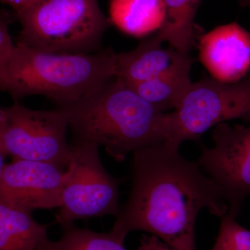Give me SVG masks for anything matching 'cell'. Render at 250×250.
Returning a JSON list of instances; mask_svg holds the SVG:
<instances>
[{"label": "cell", "mask_w": 250, "mask_h": 250, "mask_svg": "<svg viewBox=\"0 0 250 250\" xmlns=\"http://www.w3.org/2000/svg\"><path fill=\"white\" fill-rule=\"evenodd\" d=\"M169 141L133 153L129 197L110 233L124 243L143 231L174 250H197L195 222L200 210L222 218L229 206L218 186L197 162L186 159Z\"/></svg>", "instance_id": "obj_1"}, {"label": "cell", "mask_w": 250, "mask_h": 250, "mask_svg": "<svg viewBox=\"0 0 250 250\" xmlns=\"http://www.w3.org/2000/svg\"><path fill=\"white\" fill-rule=\"evenodd\" d=\"M57 108L66 117L75 141L104 147L117 162L170 139L169 112L146 101L116 77Z\"/></svg>", "instance_id": "obj_2"}, {"label": "cell", "mask_w": 250, "mask_h": 250, "mask_svg": "<svg viewBox=\"0 0 250 250\" xmlns=\"http://www.w3.org/2000/svg\"><path fill=\"white\" fill-rule=\"evenodd\" d=\"M117 53L112 49L93 54L49 53L16 45L0 72V88L15 103L42 95L57 106L76 102L115 77Z\"/></svg>", "instance_id": "obj_3"}, {"label": "cell", "mask_w": 250, "mask_h": 250, "mask_svg": "<svg viewBox=\"0 0 250 250\" xmlns=\"http://www.w3.org/2000/svg\"><path fill=\"white\" fill-rule=\"evenodd\" d=\"M17 18L22 26L17 45L49 53L100 52L112 25L98 0H44Z\"/></svg>", "instance_id": "obj_4"}, {"label": "cell", "mask_w": 250, "mask_h": 250, "mask_svg": "<svg viewBox=\"0 0 250 250\" xmlns=\"http://www.w3.org/2000/svg\"><path fill=\"white\" fill-rule=\"evenodd\" d=\"M66 117L60 110H33L19 103L0 109L1 156L40 161L67 170L72 159Z\"/></svg>", "instance_id": "obj_5"}, {"label": "cell", "mask_w": 250, "mask_h": 250, "mask_svg": "<svg viewBox=\"0 0 250 250\" xmlns=\"http://www.w3.org/2000/svg\"><path fill=\"white\" fill-rule=\"evenodd\" d=\"M169 142L198 141L206 131L233 119L250 123V77L233 83L205 77L192 83L179 107L169 112Z\"/></svg>", "instance_id": "obj_6"}, {"label": "cell", "mask_w": 250, "mask_h": 250, "mask_svg": "<svg viewBox=\"0 0 250 250\" xmlns=\"http://www.w3.org/2000/svg\"><path fill=\"white\" fill-rule=\"evenodd\" d=\"M99 146L75 141L73 156L67 168V179L60 210L56 215L62 228L78 220L119 215L120 181L112 177L102 164Z\"/></svg>", "instance_id": "obj_7"}, {"label": "cell", "mask_w": 250, "mask_h": 250, "mask_svg": "<svg viewBox=\"0 0 250 250\" xmlns=\"http://www.w3.org/2000/svg\"><path fill=\"white\" fill-rule=\"evenodd\" d=\"M213 147L202 146L197 164L223 192L228 214L236 219L250 195V123L215 126Z\"/></svg>", "instance_id": "obj_8"}, {"label": "cell", "mask_w": 250, "mask_h": 250, "mask_svg": "<svg viewBox=\"0 0 250 250\" xmlns=\"http://www.w3.org/2000/svg\"><path fill=\"white\" fill-rule=\"evenodd\" d=\"M67 179L54 164L13 159L1 167L0 203L29 212L59 208Z\"/></svg>", "instance_id": "obj_9"}, {"label": "cell", "mask_w": 250, "mask_h": 250, "mask_svg": "<svg viewBox=\"0 0 250 250\" xmlns=\"http://www.w3.org/2000/svg\"><path fill=\"white\" fill-rule=\"evenodd\" d=\"M198 44L200 62L219 82L236 83L250 70V33L238 23L206 33Z\"/></svg>", "instance_id": "obj_10"}, {"label": "cell", "mask_w": 250, "mask_h": 250, "mask_svg": "<svg viewBox=\"0 0 250 250\" xmlns=\"http://www.w3.org/2000/svg\"><path fill=\"white\" fill-rule=\"evenodd\" d=\"M156 35L144 39L136 48L117 54L115 77L125 84L150 80L192 59L189 54L164 48Z\"/></svg>", "instance_id": "obj_11"}, {"label": "cell", "mask_w": 250, "mask_h": 250, "mask_svg": "<svg viewBox=\"0 0 250 250\" xmlns=\"http://www.w3.org/2000/svg\"><path fill=\"white\" fill-rule=\"evenodd\" d=\"M193 62L192 58L150 80L126 85L163 111L175 110L191 88L190 72Z\"/></svg>", "instance_id": "obj_12"}, {"label": "cell", "mask_w": 250, "mask_h": 250, "mask_svg": "<svg viewBox=\"0 0 250 250\" xmlns=\"http://www.w3.org/2000/svg\"><path fill=\"white\" fill-rule=\"evenodd\" d=\"M166 14L164 0H111L108 18L125 34L142 37L159 30Z\"/></svg>", "instance_id": "obj_13"}, {"label": "cell", "mask_w": 250, "mask_h": 250, "mask_svg": "<svg viewBox=\"0 0 250 250\" xmlns=\"http://www.w3.org/2000/svg\"><path fill=\"white\" fill-rule=\"evenodd\" d=\"M48 241L31 212L0 203V250H41Z\"/></svg>", "instance_id": "obj_14"}, {"label": "cell", "mask_w": 250, "mask_h": 250, "mask_svg": "<svg viewBox=\"0 0 250 250\" xmlns=\"http://www.w3.org/2000/svg\"><path fill=\"white\" fill-rule=\"evenodd\" d=\"M201 0H164L166 19L156 34L162 42L172 48L189 54L196 45L197 28L195 18Z\"/></svg>", "instance_id": "obj_15"}, {"label": "cell", "mask_w": 250, "mask_h": 250, "mask_svg": "<svg viewBox=\"0 0 250 250\" xmlns=\"http://www.w3.org/2000/svg\"><path fill=\"white\" fill-rule=\"evenodd\" d=\"M60 239L49 240L41 250H126L124 243L111 233H98L74 224L62 228Z\"/></svg>", "instance_id": "obj_16"}, {"label": "cell", "mask_w": 250, "mask_h": 250, "mask_svg": "<svg viewBox=\"0 0 250 250\" xmlns=\"http://www.w3.org/2000/svg\"><path fill=\"white\" fill-rule=\"evenodd\" d=\"M212 250H250V231L227 214L221 218L220 229Z\"/></svg>", "instance_id": "obj_17"}, {"label": "cell", "mask_w": 250, "mask_h": 250, "mask_svg": "<svg viewBox=\"0 0 250 250\" xmlns=\"http://www.w3.org/2000/svg\"><path fill=\"white\" fill-rule=\"evenodd\" d=\"M18 20L17 16L1 10L0 16V72L4 71L11 60L16 48L13 44L9 34V25L15 20Z\"/></svg>", "instance_id": "obj_18"}, {"label": "cell", "mask_w": 250, "mask_h": 250, "mask_svg": "<svg viewBox=\"0 0 250 250\" xmlns=\"http://www.w3.org/2000/svg\"><path fill=\"white\" fill-rule=\"evenodd\" d=\"M138 250H174L165 242L154 235H143L140 240V246Z\"/></svg>", "instance_id": "obj_19"}, {"label": "cell", "mask_w": 250, "mask_h": 250, "mask_svg": "<svg viewBox=\"0 0 250 250\" xmlns=\"http://www.w3.org/2000/svg\"><path fill=\"white\" fill-rule=\"evenodd\" d=\"M1 2L11 6L14 10L15 14L18 17L27 10L40 4L44 0H1Z\"/></svg>", "instance_id": "obj_20"}, {"label": "cell", "mask_w": 250, "mask_h": 250, "mask_svg": "<svg viewBox=\"0 0 250 250\" xmlns=\"http://www.w3.org/2000/svg\"><path fill=\"white\" fill-rule=\"evenodd\" d=\"M243 4L248 5L250 6V0H240Z\"/></svg>", "instance_id": "obj_21"}]
</instances>
